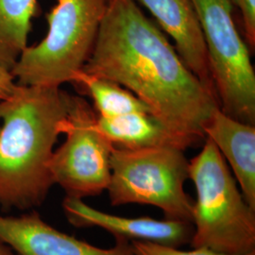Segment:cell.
I'll use <instances>...</instances> for the list:
<instances>
[{"mask_svg":"<svg viewBox=\"0 0 255 255\" xmlns=\"http://www.w3.org/2000/svg\"><path fill=\"white\" fill-rule=\"evenodd\" d=\"M38 0H0V68L10 72L27 46Z\"/></svg>","mask_w":255,"mask_h":255,"instance_id":"4fadbf2b","label":"cell"},{"mask_svg":"<svg viewBox=\"0 0 255 255\" xmlns=\"http://www.w3.org/2000/svg\"><path fill=\"white\" fill-rule=\"evenodd\" d=\"M201 25L219 108L255 125V73L247 44L237 30L231 0H191Z\"/></svg>","mask_w":255,"mask_h":255,"instance_id":"8992f818","label":"cell"},{"mask_svg":"<svg viewBox=\"0 0 255 255\" xmlns=\"http://www.w3.org/2000/svg\"><path fill=\"white\" fill-rule=\"evenodd\" d=\"M97 124L113 146L127 149L170 146L185 150L197 145L165 127L147 113H131L113 118L98 117Z\"/></svg>","mask_w":255,"mask_h":255,"instance_id":"7c38bea8","label":"cell"},{"mask_svg":"<svg viewBox=\"0 0 255 255\" xmlns=\"http://www.w3.org/2000/svg\"><path fill=\"white\" fill-rule=\"evenodd\" d=\"M231 165L247 203L255 210V126L243 123L223 113L213 111L203 127Z\"/></svg>","mask_w":255,"mask_h":255,"instance_id":"8fae6325","label":"cell"},{"mask_svg":"<svg viewBox=\"0 0 255 255\" xmlns=\"http://www.w3.org/2000/svg\"><path fill=\"white\" fill-rule=\"evenodd\" d=\"M138 1L151 12L164 32L173 39L175 49L192 73L216 93L201 25L191 0Z\"/></svg>","mask_w":255,"mask_h":255,"instance_id":"30bf717a","label":"cell"},{"mask_svg":"<svg viewBox=\"0 0 255 255\" xmlns=\"http://www.w3.org/2000/svg\"><path fill=\"white\" fill-rule=\"evenodd\" d=\"M233 6L239 9L248 45L255 46V0H231Z\"/></svg>","mask_w":255,"mask_h":255,"instance_id":"2e32d148","label":"cell"},{"mask_svg":"<svg viewBox=\"0 0 255 255\" xmlns=\"http://www.w3.org/2000/svg\"><path fill=\"white\" fill-rule=\"evenodd\" d=\"M189 162L183 150L170 147L127 149L114 146L107 191L113 206L151 205L164 219L193 223L194 201L184 190Z\"/></svg>","mask_w":255,"mask_h":255,"instance_id":"5b68a950","label":"cell"},{"mask_svg":"<svg viewBox=\"0 0 255 255\" xmlns=\"http://www.w3.org/2000/svg\"><path fill=\"white\" fill-rule=\"evenodd\" d=\"M63 209L66 219L75 227H100L114 237H124L129 241L179 248L190 244L194 235L191 222L157 220L149 217L135 219L119 217L95 209L78 198L66 196L63 201Z\"/></svg>","mask_w":255,"mask_h":255,"instance_id":"9c48e42d","label":"cell"},{"mask_svg":"<svg viewBox=\"0 0 255 255\" xmlns=\"http://www.w3.org/2000/svg\"><path fill=\"white\" fill-rule=\"evenodd\" d=\"M115 238V246L101 249L51 227L36 212L0 216V242L16 255H134L129 240Z\"/></svg>","mask_w":255,"mask_h":255,"instance_id":"ba28073f","label":"cell"},{"mask_svg":"<svg viewBox=\"0 0 255 255\" xmlns=\"http://www.w3.org/2000/svg\"><path fill=\"white\" fill-rule=\"evenodd\" d=\"M134 255H231L215 252L207 248H195L191 251H181L178 248L164 246L151 242L130 241ZM247 255H255V254Z\"/></svg>","mask_w":255,"mask_h":255,"instance_id":"9a60e30c","label":"cell"},{"mask_svg":"<svg viewBox=\"0 0 255 255\" xmlns=\"http://www.w3.org/2000/svg\"><path fill=\"white\" fill-rule=\"evenodd\" d=\"M197 192L191 245L231 255L255 254V210L243 198L224 157L205 137L188 166Z\"/></svg>","mask_w":255,"mask_h":255,"instance_id":"3957f363","label":"cell"},{"mask_svg":"<svg viewBox=\"0 0 255 255\" xmlns=\"http://www.w3.org/2000/svg\"><path fill=\"white\" fill-rule=\"evenodd\" d=\"M71 83L91 98L98 117L113 118L131 113L151 114L146 103L117 82L81 70L74 76Z\"/></svg>","mask_w":255,"mask_h":255,"instance_id":"5bb4252c","label":"cell"},{"mask_svg":"<svg viewBox=\"0 0 255 255\" xmlns=\"http://www.w3.org/2000/svg\"><path fill=\"white\" fill-rule=\"evenodd\" d=\"M82 70L123 86L165 127L196 144L205 139L203 127L219 107L216 93L192 73L135 0H107Z\"/></svg>","mask_w":255,"mask_h":255,"instance_id":"6da1fadb","label":"cell"},{"mask_svg":"<svg viewBox=\"0 0 255 255\" xmlns=\"http://www.w3.org/2000/svg\"><path fill=\"white\" fill-rule=\"evenodd\" d=\"M68 93L61 87L15 85L0 101V206L31 209L54 184L49 161L63 133Z\"/></svg>","mask_w":255,"mask_h":255,"instance_id":"7a4b0ae2","label":"cell"},{"mask_svg":"<svg viewBox=\"0 0 255 255\" xmlns=\"http://www.w3.org/2000/svg\"><path fill=\"white\" fill-rule=\"evenodd\" d=\"M107 0H57L46 13L48 30L27 46L10 73L20 85L61 87L89 59Z\"/></svg>","mask_w":255,"mask_h":255,"instance_id":"277c9868","label":"cell"},{"mask_svg":"<svg viewBox=\"0 0 255 255\" xmlns=\"http://www.w3.org/2000/svg\"><path fill=\"white\" fill-rule=\"evenodd\" d=\"M98 115L80 96L68 95L63 133L65 141L53 151L49 172L67 197L83 200L107 190L113 144L97 124Z\"/></svg>","mask_w":255,"mask_h":255,"instance_id":"52a82bcc","label":"cell"},{"mask_svg":"<svg viewBox=\"0 0 255 255\" xmlns=\"http://www.w3.org/2000/svg\"><path fill=\"white\" fill-rule=\"evenodd\" d=\"M15 80L10 72L0 68V101L8 98L14 90Z\"/></svg>","mask_w":255,"mask_h":255,"instance_id":"e0dca14e","label":"cell"},{"mask_svg":"<svg viewBox=\"0 0 255 255\" xmlns=\"http://www.w3.org/2000/svg\"><path fill=\"white\" fill-rule=\"evenodd\" d=\"M0 255H16L9 247L0 242Z\"/></svg>","mask_w":255,"mask_h":255,"instance_id":"ac0fdd59","label":"cell"}]
</instances>
